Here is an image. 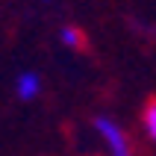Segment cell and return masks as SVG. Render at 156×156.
Returning <instances> with one entry per match:
<instances>
[{
    "label": "cell",
    "instance_id": "1",
    "mask_svg": "<svg viewBox=\"0 0 156 156\" xmlns=\"http://www.w3.org/2000/svg\"><path fill=\"white\" fill-rule=\"evenodd\" d=\"M94 130L100 133V139L106 141V147H109V156H133V147H130V139H127V133L112 121V118H94Z\"/></svg>",
    "mask_w": 156,
    "mask_h": 156
},
{
    "label": "cell",
    "instance_id": "2",
    "mask_svg": "<svg viewBox=\"0 0 156 156\" xmlns=\"http://www.w3.org/2000/svg\"><path fill=\"white\" fill-rule=\"evenodd\" d=\"M15 88H18V97H21V100H33V97L38 94V88H41V80H38V74L27 71V74L18 77Z\"/></svg>",
    "mask_w": 156,
    "mask_h": 156
},
{
    "label": "cell",
    "instance_id": "3",
    "mask_svg": "<svg viewBox=\"0 0 156 156\" xmlns=\"http://www.w3.org/2000/svg\"><path fill=\"white\" fill-rule=\"evenodd\" d=\"M59 38L71 50H83V47H86V35H83V30H77V27H62Z\"/></svg>",
    "mask_w": 156,
    "mask_h": 156
},
{
    "label": "cell",
    "instance_id": "4",
    "mask_svg": "<svg viewBox=\"0 0 156 156\" xmlns=\"http://www.w3.org/2000/svg\"><path fill=\"white\" fill-rule=\"evenodd\" d=\"M141 124H144V133L150 136V141H156V97H153V100H147L144 115H141Z\"/></svg>",
    "mask_w": 156,
    "mask_h": 156
}]
</instances>
